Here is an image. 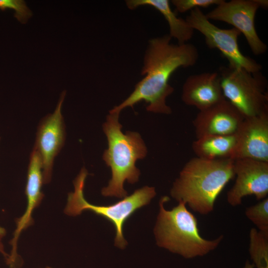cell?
<instances>
[{
    "label": "cell",
    "instance_id": "obj_1",
    "mask_svg": "<svg viewBox=\"0 0 268 268\" xmlns=\"http://www.w3.org/2000/svg\"><path fill=\"white\" fill-rule=\"evenodd\" d=\"M169 35L150 39L144 57L141 74L145 76L135 86L134 91L123 102L115 106L110 113L120 112L133 107L143 100L146 110L156 113L170 114L171 109L166 103V98L174 91L169 83L171 74L179 67L194 66L199 54L191 43L173 44Z\"/></svg>",
    "mask_w": 268,
    "mask_h": 268
},
{
    "label": "cell",
    "instance_id": "obj_2",
    "mask_svg": "<svg viewBox=\"0 0 268 268\" xmlns=\"http://www.w3.org/2000/svg\"><path fill=\"white\" fill-rule=\"evenodd\" d=\"M234 162L230 158L191 159L174 182L171 196L200 214H209L219 195L235 177Z\"/></svg>",
    "mask_w": 268,
    "mask_h": 268
},
{
    "label": "cell",
    "instance_id": "obj_3",
    "mask_svg": "<svg viewBox=\"0 0 268 268\" xmlns=\"http://www.w3.org/2000/svg\"><path fill=\"white\" fill-rule=\"evenodd\" d=\"M120 113H109L103 130L106 135L108 148L103 154V159L112 172L108 186L101 193L106 197L124 198L127 192L124 188L125 181L131 184L138 181L140 171L135 166L137 160L144 158L147 154L145 144L140 134L128 131L124 134L119 121Z\"/></svg>",
    "mask_w": 268,
    "mask_h": 268
},
{
    "label": "cell",
    "instance_id": "obj_4",
    "mask_svg": "<svg viewBox=\"0 0 268 268\" xmlns=\"http://www.w3.org/2000/svg\"><path fill=\"white\" fill-rule=\"evenodd\" d=\"M169 200L167 196L159 201V212L154 229L158 246L179 254L185 259L202 257L215 250L223 239V235L207 240L200 234L198 220L180 201L171 210H166L164 203Z\"/></svg>",
    "mask_w": 268,
    "mask_h": 268
},
{
    "label": "cell",
    "instance_id": "obj_5",
    "mask_svg": "<svg viewBox=\"0 0 268 268\" xmlns=\"http://www.w3.org/2000/svg\"><path fill=\"white\" fill-rule=\"evenodd\" d=\"M87 175V170L83 167L74 180V191L68 194L65 213L76 216L84 210H90L106 218L113 224L116 229L115 246L124 249L127 245L123 236L124 223L137 209L150 202L156 194L155 188L144 186L114 204L96 205L88 202L84 197L83 189Z\"/></svg>",
    "mask_w": 268,
    "mask_h": 268
},
{
    "label": "cell",
    "instance_id": "obj_6",
    "mask_svg": "<svg viewBox=\"0 0 268 268\" xmlns=\"http://www.w3.org/2000/svg\"><path fill=\"white\" fill-rule=\"evenodd\" d=\"M218 73L225 98L244 119L268 111V81L261 71L250 72L229 64L221 67Z\"/></svg>",
    "mask_w": 268,
    "mask_h": 268
},
{
    "label": "cell",
    "instance_id": "obj_7",
    "mask_svg": "<svg viewBox=\"0 0 268 268\" xmlns=\"http://www.w3.org/2000/svg\"><path fill=\"white\" fill-rule=\"evenodd\" d=\"M194 29L204 37L205 42L210 49H216L227 59L229 64L240 66L250 72L262 70V66L241 52L238 39L241 32L235 28H220L209 20L199 7L192 9L185 19Z\"/></svg>",
    "mask_w": 268,
    "mask_h": 268
},
{
    "label": "cell",
    "instance_id": "obj_8",
    "mask_svg": "<svg viewBox=\"0 0 268 268\" xmlns=\"http://www.w3.org/2000/svg\"><path fill=\"white\" fill-rule=\"evenodd\" d=\"M267 0H231L222 1L211 11L205 14L209 20L226 22L243 34L255 55H260L267 51V46L257 32L255 19L260 7L266 8Z\"/></svg>",
    "mask_w": 268,
    "mask_h": 268
},
{
    "label": "cell",
    "instance_id": "obj_9",
    "mask_svg": "<svg viewBox=\"0 0 268 268\" xmlns=\"http://www.w3.org/2000/svg\"><path fill=\"white\" fill-rule=\"evenodd\" d=\"M66 91L61 95L54 112L48 114L39 124L34 148L39 153L42 164L43 183L51 179L54 161L65 140L64 119L61 113Z\"/></svg>",
    "mask_w": 268,
    "mask_h": 268
},
{
    "label": "cell",
    "instance_id": "obj_10",
    "mask_svg": "<svg viewBox=\"0 0 268 268\" xmlns=\"http://www.w3.org/2000/svg\"><path fill=\"white\" fill-rule=\"evenodd\" d=\"M235 182L227 194L228 203L236 206L247 196H255L257 200L268 194V162L249 158L234 160Z\"/></svg>",
    "mask_w": 268,
    "mask_h": 268
},
{
    "label": "cell",
    "instance_id": "obj_11",
    "mask_svg": "<svg viewBox=\"0 0 268 268\" xmlns=\"http://www.w3.org/2000/svg\"><path fill=\"white\" fill-rule=\"evenodd\" d=\"M232 159L268 162V111L244 119L236 133Z\"/></svg>",
    "mask_w": 268,
    "mask_h": 268
},
{
    "label": "cell",
    "instance_id": "obj_12",
    "mask_svg": "<svg viewBox=\"0 0 268 268\" xmlns=\"http://www.w3.org/2000/svg\"><path fill=\"white\" fill-rule=\"evenodd\" d=\"M244 118L226 99L200 111L193 123L197 138L208 135L234 134Z\"/></svg>",
    "mask_w": 268,
    "mask_h": 268
},
{
    "label": "cell",
    "instance_id": "obj_13",
    "mask_svg": "<svg viewBox=\"0 0 268 268\" xmlns=\"http://www.w3.org/2000/svg\"><path fill=\"white\" fill-rule=\"evenodd\" d=\"M43 183L41 159L39 153L34 148L30 156L25 187L27 201L26 209L23 215L16 219V228L10 243L12 245V250L9 260L11 262H16L18 260L17 242L21 232L33 223L32 213L34 209L40 204L44 197L41 191Z\"/></svg>",
    "mask_w": 268,
    "mask_h": 268
},
{
    "label": "cell",
    "instance_id": "obj_14",
    "mask_svg": "<svg viewBox=\"0 0 268 268\" xmlns=\"http://www.w3.org/2000/svg\"><path fill=\"white\" fill-rule=\"evenodd\" d=\"M182 100L200 111L207 109L225 99L219 74L205 72L191 75L183 84Z\"/></svg>",
    "mask_w": 268,
    "mask_h": 268
},
{
    "label": "cell",
    "instance_id": "obj_15",
    "mask_svg": "<svg viewBox=\"0 0 268 268\" xmlns=\"http://www.w3.org/2000/svg\"><path fill=\"white\" fill-rule=\"evenodd\" d=\"M128 8L134 9L141 5H150L159 11L167 21L169 28V36L176 39L178 44H184L191 40L194 34V29L184 19L177 17L171 9L168 0H127Z\"/></svg>",
    "mask_w": 268,
    "mask_h": 268
},
{
    "label": "cell",
    "instance_id": "obj_16",
    "mask_svg": "<svg viewBox=\"0 0 268 268\" xmlns=\"http://www.w3.org/2000/svg\"><path fill=\"white\" fill-rule=\"evenodd\" d=\"M236 144L235 134L205 135L194 141L192 149L197 157L206 160L232 159Z\"/></svg>",
    "mask_w": 268,
    "mask_h": 268
},
{
    "label": "cell",
    "instance_id": "obj_17",
    "mask_svg": "<svg viewBox=\"0 0 268 268\" xmlns=\"http://www.w3.org/2000/svg\"><path fill=\"white\" fill-rule=\"evenodd\" d=\"M249 252L256 268H268V233L251 228L249 233Z\"/></svg>",
    "mask_w": 268,
    "mask_h": 268
},
{
    "label": "cell",
    "instance_id": "obj_18",
    "mask_svg": "<svg viewBox=\"0 0 268 268\" xmlns=\"http://www.w3.org/2000/svg\"><path fill=\"white\" fill-rule=\"evenodd\" d=\"M246 217L258 228L259 231L268 233V198L246 208Z\"/></svg>",
    "mask_w": 268,
    "mask_h": 268
},
{
    "label": "cell",
    "instance_id": "obj_19",
    "mask_svg": "<svg viewBox=\"0 0 268 268\" xmlns=\"http://www.w3.org/2000/svg\"><path fill=\"white\" fill-rule=\"evenodd\" d=\"M7 8L15 10L14 17L22 23H26L32 15L31 10L23 0H0V9Z\"/></svg>",
    "mask_w": 268,
    "mask_h": 268
},
{
    "label": "cell",
    "instance_id": "obj_20",
    "mask_svg": "<svg viewBox=\"0 0 268 268\" xmlns=\"http://www.w3.org/2000/svg\"><path fill=\"white\" fill-rule=\"evenodd\" d=\"M222 0H172L176 10L183 13L196 7L206 8L211 5H218Z\"/></svg>",
    "mask_w": 268,
    "mask_h": 268
},
{
    "label": "cell",
    "instance_id": "obj_21",
    "mask_svg": "<svg viewBox=\"0 0 268 268\" xmlns=\"http://www.w3.org/2000/svg\"><path fill=\"white\" fill-rule=\"evenodd\" d=\"M1 237H0V252L4 256V257L5 258L6 260H7L9 255L7 254L4 250L3 246L1 241Z\"/></svg>",
    "mask_w": 268,
    "mask_h": 268
},
{
    "label": "cell",
    "instance_id": "obj_22",
    "mask_svg": "<svg viewBox=\"0 0 268 268\" xmlns=\"http://www.w3.org/2000/svg\"><path fill=\"white\" fill-rule=\"evenodd\" d=\"M255 266L253 263H251L249 260H247L242 268H254Z\"/></svg>",
    "mask_w": 268,
    "mask_h": 268
},
{
    "label": "cell",
    "instance_id": "obj_23",
    "mask_svg": "<svg viewBox=\"0 0 268 268\" xmlns=\"http://www.w3.org/2000/svg\"><path fill=\"white\" fill-rule=\"evenodd\" d=\"M5 230L2 227H0V237H2L5 234Z\"/></svg>",
    "mask_w": 268,
    "mask_h": 268
},
{
    "label": "cell",
    "instance_id": "obj_24",
    "mask_svg": "<svg viewBox=\"0 0 268 268\" xmlns=\"http://www.w3.org/2000/svg\"><path fill=\"white\" fill-rule=\"evenodd\" d=\"M45 268H51V267H47Z\"/></svg>",
    "mask_w": 268,
    "mask_h": 268
}]
</instances>
